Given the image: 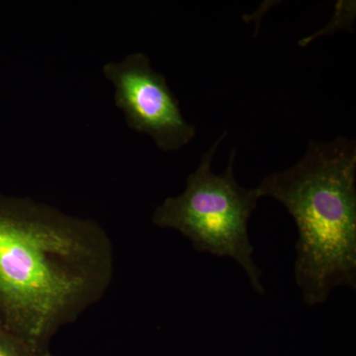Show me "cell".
I'll list each match as a JSON object with an SVG mask.
<instances>
[{
  "label": "cell",
  "instance_id": "6da1fadb",
  "mask_svg": "<svg viewBox=\"0 0 356 356\" xmlns=\"http://www.w3.org/2000/svg\"><path fill=\"white\" fill-rule=\"evenodd\" d=\"M114 274L113 243L95 220L0 195V320L40 355L105 296Z\"/></svg>",
  "mask_w": 356,
  "mask_h": 356
},
{
  "label": "cell",
  "instance_id": "7a4b0ae2",
  "mask_svg": "<svg viewBox=\"0 0 356 356\" xmlns=\"http://www.w3.org/2000/svg\"><path fill=\"white\" fill-rule=\"evenodd\" d=\"M284 206L296 225L295 280L309 306L337 287L356 288V143L312 140L296 165L255 187Z\"/></svg>",
  "mask_w": 356,
  "mask_h": 356
},
{
  "label": "cell",
  "instance_id": "3957f363",
  "mask_svg": "<svg viewBox=\"0 0 356 356\" xmlns=\"http://www.w3.org/2000/svg\"><path fill=\"white\" fill-rule=\"evenodd\" d=\"M226 135L222 133L204 153L195 172L187 177L184 191L159 204L152 221L159 228L181 234L199 252L233 259L245 270L254 291L264 295L262 273L254 261L248 234V222L261 198L257 189L236 181L235 149L222 175L212 170L213 158Z\"/></svg>",
  "mask_w": 356,
  "mask_h": 356
},
{
  "label": "cell",
  "instance_id": "277c9868",
  "mask_svg": "<svg viewBox=\"0 0 356 356\" xmlns=\"http://www.w3.org/2000/svg\"><path fill=\"white\" fill-rule=\"evenodd\" d=\"M102 72L113 86L115 104L129 128L149 136L163 152L178 151L195 138L196 129L185 120L165 76L145 54L107 63Z\"/></svg>",
  "mask_w": 356,
  "mask_h": 356
},
{
  "label": "cell",
  "instance_id": "5b68a950",
  "mask_svg": "<svg viewBox=\"0 0 356 356\" xmlns=\"http://www.w3.org/2000/svg\"><path fill=\"white\" fill-rule=\"evenodd\" d=\"M0 356H42L24 339L0 325Z\"/></svg>",
  "mask_w": 356,
  "mask_h": 356
},
{
  "label": "cell",
  "instance_id": "8992f818",
  "mask_svg": "<svg viewBox=\"0 0 356 356\" xmlns=\"http://www.w3.org/2000/svg\"><path fill=\"white\" fill-rule=\"evenodd\" d=\"M42 356H57V355H53V353H51L50 351H49V353H44V355H43Z\"/></svg>",
  "mask_w": 356,
  "mask_h": 356
},
{
  "label": "cell",
  "instance_id": "52a82bcc",
  "mask_svg": "<svg viewBox=\"0 0 356 356\" xmlns=\"http://www.w3.org/2000/svg\"><path fill=\"white\" fill-rule=\"evenodd\" d=\"M0 325H2L1 320H0Z\"/></svg>",
  "mask_w": 356,
  "mask_h": 356
}]
</instances>
